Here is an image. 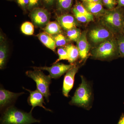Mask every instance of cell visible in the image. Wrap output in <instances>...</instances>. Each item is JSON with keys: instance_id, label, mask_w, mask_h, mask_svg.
Wrapping results in <instances>:
<instances>
[{"instance_id": "1", "label": "cell", "mask_w": 124, "mask_h": 124, "mask_svg": "<svg viewBox=\"0 0 124 124\" xmlns=\"http://www.w3.org/2000/svg\"><path fill=\"white\" fill-rule=\"evenodd\" d=\"M33 117L32 112L27 113L14 106L9 107L2 114L0 124H31L39 123Z\"/></svg>"}, {"instance_id": "2", "label": "cell", "mask_w": 124, "mask_h": 124, "mask_svg": "<svg viewBox=\"0 0 124 124\" xmlns=\"http://www.w3.org/2000/svg\"><path fill=\"white\" fill-rule=\"evenodd\" d=\"M124 12L118 8L106 11L101 18L103 24L113 33H122Z\"/></svg>"}, {"instance_id": "3", "label": "cell", "mask_w": 124, "mask_h": 124, "mask_svg": "<svg viewBox=\"0 0 124 124\" xmlns=\"http://www.w3.org/2000/svg\"><path fill=\"white\" fill-rule=\"evenodd\" d=\"M26 74L36 82L37 89L44 95L47 102H49L50 95L49 86L51 79L50 76L46 75L41 70L36 69H34V71H27Z\"/></svg>"}, {"instance_id": "4", "label": "cell", "mask_w": 124, "mask_h": 124, "mask_svg": "<svg viewBox=\"0 0 124 124\" xmlns=\"http://www.w3.org/2000/svg\"><path fill=\"white\" fill-rule=\"evenodd\" d=\"M119 53L117 40L110 39L101 43L92 51L93 57L100 59H106L114 57Z\"/></svg>"}, {"instance_id": "5", "label": "cell", "mask_w": 124, "mask_h": 124, "mask_svg": "<svg viewBox=\"0 0 124 124\" xmlns=\"http://www.w3.org/2000/svg\"><path fill=\"white\" fill-rule=\"evenodd\" d=\"M81 78V84L76 90L70 103L78 106L86 107L90 103L91 92L84 78L83 77Z\"/></svg>"}, {"instance_id": "6", "label": "cell", "mask_w": 124, "mask_h": 124, "mask_svg": "<svg viewBox=\"0 0 124 124\" xmlns=\"http://www.w3.org/2000/svg\"><path fill=\"white\" fill-rule=\"evenodd\" d=\"M89 36L93 43L99 44L112 39L113 33L106 27H99L92 29L89 32Z\"/></svg>"}, {"instance_id": "7", "label": "cell", "mask_w": 124, "mask_h": 124, "mask_svg": "<svg viewBox=\"0 0 124 124\" xmlns=\"http://www.w3.org/2000/svg\"><path fill=\"white\" fill-rule=\"evenodd\" d=\"M73 65L66 64L61 63H54L51 67H33L34 69L44 70L48 71L49 73V75L51 78L57 79L69 70L72 67Z\"/></svg>"}, {"instance_id": "8", "label": "cell", "mask_w": 124, "mask_h": 124, "mask_svg": "<svg viewBox=\"0 0 124 124\" xmlns=\"http://www.w3.org/2000/svg\"><path fill=\"white\" fill-rule=\"evenodd\" d=\"M30 17L35 26L42 27L46 26L49 22L50 16L47 10L38 7L31 11Z\"/></svg>"}, {"instance_id": "9", "label": "cell", "mask_w": 124, "mask_h": 124, "mask_svg": "<svg viewBox=\"0 0 124 124\" xmlns=\"http://www.w3.org/2000/svg\"><path fill=\"white\" fill-rule=\"evenodd\" d=\"M79 69V67L75 65L67 72L63 80L62 87L63 94L65 97L69 96V92L73 88L74 79L76 73Z\"/></svg>"}, {"instance_id": "10", "label": "cell", "mask_w": 124, "mask_h": 124, "mask_svg": "<svg viewBox=\"0 0 124 124\" xmlns=\"http://www.w3.org/2000/svg\"><path fill=\"white\" fill-rule=\"evenodd\" d=\"M23 88L30 93V95L28 99V102L29 105L32 106L31 112H32L34 108L37 106L41 107L46 111L52 112L51 110L46 108L43 105L44 103L46 104L44 100V96L38 90L32 91L25 88L24 87Z\"/></svg>"}, {"instance_id": "11", "label": "cell", "mask_w": 124, "mask_h": 124, "mask_svg": "<svg viewBox=\"0 0 124 124\" xmlns=\"http://www.w3.org/2000/svg\"><path fill=\"white\" fill-rule=\"evenodd\" d=\"M24 93H15L1 88L0 89V107L1 110L13 102Z\"/></svg>"}, {"instance_id": "12", "label": "cell", "mask_w": 124, "mask_h": 124, "mask_svg": "<svg viewBox=\"0 0 124 124\" xmlns=\"http://www.w3.org/2000/svg\"><path fill=\"white\" fill-rule=\"evenodd\" d=\"M57 21L63 30L67 31L78 25V21L75 16L69 14H64L58 16Z\"/></svg>"}, {"instance_id": "13", "label": "cell", "mask_w": 124, "mask_h": 124, "mask_svg": "<svg viewBox=\"0 0 124 124\" xmlns=\"http://www.w3.org/2000/svg\"><path fill=\"white\" fill-rule=\"evenodd\" d=\"M77 42L79 56L82 59H85L88 56L90 50V45L86 37L85 31L81 33V35Z\"/></svg>"}, {"instance_id": "14", "label": "cell", "mask_w": 124, "mask_h": 124, "mask_svg": "<svg viewBox=\"0 0 124 124\" xmlns=\"http://www.w3.org/2000/svg\"><path fill=\"white\" fill-rule=\"evenodd\" d=\"M82 5L90 13L95 16H102L106 11L100 2H82Z\"/></svg>"}, {"instance_id": "15", "label": "cell", "mask_w": 124, "mask_h": 124, "mask_svg": "<svg viewBox=\"0 0 124 124\" xmlns=\"http://www.w3.org/2000/svg\"><path fill=\"white\" fill-rule=\"evenodd\" d=\"M0 41V68L2 69L4 68L7 62L8 49L4 38L1 35Z\"/></svg>"}, {"instance_id": "16", "label": "cell", "mask_w": 124, "mask_h": 124, "mask_svg": "<svg viewBox=\"0 0 124 124\" xmlns=\"http://www.w3.org/2000/svg\"><path fill=\"white\" fill-rule=\"evenodd\" d=\"M37 36L45 46L55 52L56 47L55 42L50 35L43 32L39 33Z\"/></svg>"}, {"instance_id": "17", "label": "cell", "mask_w": 124, "mask_h": 124, "mask_svg": "<svg viewBox=\"0 0 124 124\" xmlns=\"http://www.w3.org/2000/svg\"><path fill=\"white\" fill-rule=\"evenodd\" d=\"M43 30L46 33L50 35L62 33V28L58 22H49Z\"/></svg>"}, {"instance_id": "18", "label": "cell", "mask_w": 124, "mask_h": 124, "mask_svg": "<svg viewBox=\"0 0 124 124\" xmlns=\"http://www.w3.org/2000/svg\"><path fill=\"white\" fill-rule=\"evenodd\" d=\"M65 47L68 54V62L71 64H72L77 60L79 56V50L77 46L72 44H68L65 46Z\"/></svg>"}, {"instance_id": "19", "label": "cell", "mask_w": 124, "mask_h": 124, "mask_svg": "<svg viewBox=\"0 0 124 124\" xmlns=\"http://www.w3.org/2000/svg\"><path fill=\"white\" fill-rule=\"evenodd\" d=\"M51 36L55 42L56 47L65 46L70 41L68 38H66L62 33Z\"/></svg>"}, {"instance_id": "20", "label": "cell", "mask_w": 124, "mask_h": 124, "mask_svg": "<svg viewBox=\"0 0 124 124\" xmlns=\"http://www.w3.org/2000/svg\"><path fill=\"white\" fill-rule=\"evenodd\" d=\"M80 30L77 28L67 31V36L70 41L77 42L81 35Z\"/></svg>"}, {"instance_id": "21", "label": "cell", "mask_w": 124, "mask_h": 124, "mask_svg": "<svg viewBox=\"0 0 124 124\" xmlns=\"http://www.w3.org/2000/svg\"><path fill=\"white\" fill-rule=\"evenodd\" d=\"M73 0H57V7L59 10L66 11L71 7Z\"/></svg>"}, {"instance_id": "22", "label": "cell", "mask_w": 124, "mask_h": 124, "mask_svg": "<svg viewBox=\"0 0 124 124\" xmlns=\"http://www.w3.org/2000/svg\"><path fill=\"white\" fill-rule=\"evenodd\" d=\"M21 30L22 33L25 35H32L34 33V26L32 23L25 22L21 26Z\"/></svg>"}, {"instance_id": "23", "label": "cell", "mask_w": 124, "mask_h": 124, "mask_svg": "<svg viewBox=\"0 0 124 124\" xmlns=\"http://www.w3.org/2000/svg\"><path fill=\"white\" fill-rule=\"evenodd\" d=\"M74 8H76L79 13L84 15L89 18L91 21L94 20V15L90 13L83 6L82 4L78 2L76 4Z\"/></svg>"}, {"instance_id": "24", "label": "cell", "mask_w": 124, "mask_h": 124, "mask_svg": "<svg viewBox=\"0 0 124 124\" xmlns=\"http://www.w3.org/2000/svg\"><path fill=\"white\" fill-rule=\"evenodd\" d=\"M72 11L74 16L78 22L85 23L91 22V20L88 18L87 17L79 13L74 7L72 9Z\"/></svg>"}, {"instance_id": "25", "label": "cell", "mask_w": 124, "mask_h": 124, "mask_svg": "<svg viewBox=\"0 0 124 124\" xmlns=\"http://www.w3.org/2000/svg\"><path fill=\"white\" fill-rule=\"evenodd\" d=\"M57 53L58 55V58L56 60L54 63H56L62 60H69L67 52L65 47L61 46L58 49Z\"/></svg>"}, {"instance_id": "26", "label": "cell", "mask_w": 124, "mask_h": 124, "mask_svg": "<svg viewBox=\"0 0 124 124\" xmlns=\"http://www.w3.org/2000/svg\"><path fill=\"white\" fill-rule=\"evenodd\" d=\"M117 41L120 55L124 57V35L122 33L120 34Z\"/></svg>"}, {"instance_id": "27", "label": "cell", "mask_w": 124, "mask_h": 124, "mask_svg": "<svg viewBox=\"0 0 124 124\" xmlns=\"http://www.w3.org/2000/svg\"><path fill=\"white\" fill-rule=\"evenodd\" d=\"M102 2L106 7L110 10L114 8L117 4L116 0H102Z\"/></svg>"}, {"instance_id": "28", "label": "cell", "mask_w": 124, "mask_h": 124, "mask_svg": "<svg viewBox=\"0 0 124 124\" xmlns=\"http://www.w3.org/2000/svg\"><path fill=\"white\" fill-rule=\"evenodd\" d=\"M41 0H29L28 10L31 11L33 9L38 8L39 5Z\"/></svg>"}, {"instance_id": "29", "label": "cell", "mask_w": 124, "mask_h": 124, "mask_svg": "<svg viewBox=\"0 0 124 124\" xmlns=\"http://www.w3.org/2000/svg\"><path fill=\"white\" fill-rule=\"evenodd\" d=\"M44 4L46 6H52L55 2V0H41Z\"/></svg>"}, {"instance_id": "30", "label": "cell", "mask_w": 124, "mask_h": 124, "mask_svg": "<svg viewBox=\"0 0 124 124\" xmlns=\"http://www.w3.org/2000/svg\"><path fill=\"white\" fill-rule=\"evenodd\" d=\"M82 2H102V0H80Z\"/></svg>"}, {"instance_id": "31", "label": "cell", "mask_w": 124, "mask_h": 124, "mask_svg": "<svg viewBox=\"0 0 124 124\" xmlns=\"http://www.w3.org/2000/svg\"><path fill=\"white\" fill-rule=\"evenodd\" d=\"M16 0L18 5L22 8V9H23V0Z\"/></svg>"}, {"instance_id": "32", "label": "cell", "mask_w": 124, "mask_h": 124, "mask_svg": "<svg viewBox=\"0 0 124 124\" xmlns=\"http://www.w3.org/2000/svg\"><path fill=\"white\" fill-rule=\"evenodd\" d=\"M117 2L120 7H124V0H117Z\"/></svg>"}, {"instance_id": "33", "label": "cell", "mask_w": 124, "mask_h": 124, "mask_svg": "<svg viewBox=\"0 0 124 124\" xmlns=\"http://www.w3.org/2000/svg\"><path fill=\"white\" fill-rule=\"evenodd\" d=\"M117 124H124V114L121 116Z\"/></svg>"}, {"instance_id": "34", "label": "cell", "mask_w": 124, "mask_h": 124, "mask_svg": "<svg viewBox=\"0 0 124 124\" xmlns=\"http://www.w3.org/2000/svg\"><path fill=\"white\" fill-rule=\"evenodd\" d=\"M122 34L124 35V24H123V29H122Z\"/></svg>"}]
</instances>
